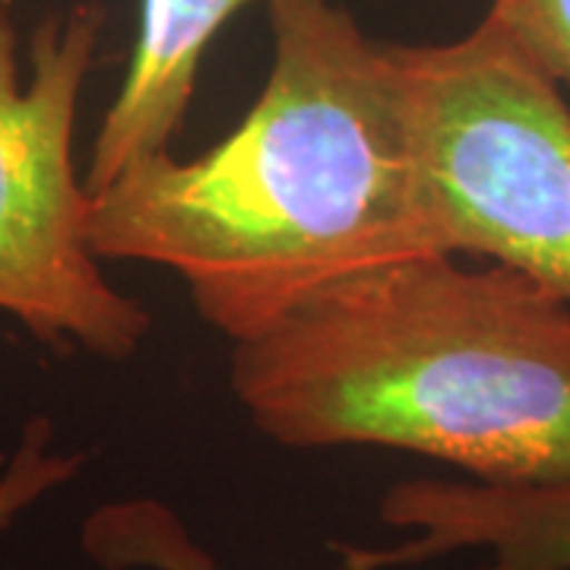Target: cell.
<instances>
[{
    "instance_id": "obj_1",
    "label": "cell",
    "mask_w": 570,
    "mask_h": 570,
    "mask_svg": "<svg viewBox=\"0 0 570 570\" xmlns=\"http://www.w3.org/2000/svg\"><path fill=\"white\" fill-rule=\"evenodd\" d=\"M273 61L235 130L194 159L142 156L92 190L102 261L175 273L232 343L307 295L434 254L396 45L333 0H266Z\"/></svg>"
},
{
    "instance_id": "obj_2",
    "label": "cell",
    "mask_w": 570,
    "mask_h": 570,
    "mask_svg": "<svg viewBox=\"0 0 570 570\" xmlns=\"http://www.w3.org/2000/svg\"><path fill=\"white\" fill-rule=\"evenodd\" d=\"M283 448H390L489 485H570V298L504 264L415 254L307 295L232 348Z\"/></svg>"
},
{
    "instance_id": "obj_3",
    "label": "cell",
    "mask_w": 570,
    "mask_h": 570,
    "mask_svg": "<svg viewBox=\"0 0 570 570\" xmlns=\"http://www.w3.org/2000/svg\"><path fill=\"white\" fill-rule=\"evenodd\" d=\"M419 204L441 254L485 257L570 298V108L494 20L396 45Z\"/></svg>"
},
{
    "instance_id": "obj_4",
    "label": "cell",
    "mask_w": 570,
    "mask_h": 570,
    "mask_svg": "<svg viewBox=\"0 0 570 570\" xmlns=\"http://www.w3.org/2000/svg\"><path fill=\"white\" fill-rule=\"evenodd\" d=\"M102 32V7L73 3L36 26L22 73L10 0H0V314L41 343L127 362L153 317L102 273L89 242L92 194L73 159Z\"/></svg>"
},
{
    "instance_id": "obj_5",
    "label": "cell",
    "mask_w": 570,
    "mask_h": 570,
    "mask_svg": "<svg viewBox=\"0 0 570 570\" xmlns=\"http://www.w3.org/2000/svg\"><path fill=\"white\" fill-rule=\"evenodd\" d=\"M387 546H333L343 570H400L485 551L479 570H570V485L406 479L381 501Z\"/></svg>"
},
{
    "instance_id": "obj_6",
    "label": "cell",
    "mask_w": 570,
    "mask_h": 570,
    "mask_svg": "<svg viewBox=\"0 0 570 570\" xmlns=\"http://www.w3.org/2000/svg\"><path fill=\"white\" fill-rule=\"evenodd\" d=\"M247 0H140V29L121 89L108 105L86 168L89 194L142 156L165 153L190 111L213 39Z\"/></svg>"
},
{
    "instance_id": "obj_7",
    "label": "cell",
    "mask_w": 570,
    "mask_h": 570,
    "mask_svg": "<svg viewBox=\"0 0 570 570\" xmlns=\"http://www.w3.org/2000/svg\"><path fill=\"white\" fill-rule=\"evenodd\" d=\"M82 549L105 570H223L181 517L153 498L96 510L82 527Z\"/></svg>"
},
{
    "instance_id": "obj_8",
    "label": "cell",
    "mask_w": 570,
    "mask_h": 570,
    "mask_svg": "<svg viewBox=\"0 0 570 570\" xmlns=\"http://www.w3.org/2000/svg\"><path fill=\"white\" fill-rule=\"evenodd\" d=\"M80 453H55L51 450L48 419H32L26 425V434H22L13 460L0 475V532L48 491L70 482L80 472Z\"/></svg>"
},
{
    "instance_id": "obj_9",
    "label": "cell",
    "mask_w": 570,
    "mask_h": 570,
    "mask_svg": "<svg viewBox=\"0 0 570 570\" xmlns=\"http://www.w3.org/2000/svg\"><path fill=\"white\" fill-rule=\"evenodd\" d=\"M494 20L554 82L570 86V0H491Z\"/></svg>"
}]
</instances>
